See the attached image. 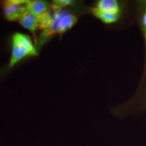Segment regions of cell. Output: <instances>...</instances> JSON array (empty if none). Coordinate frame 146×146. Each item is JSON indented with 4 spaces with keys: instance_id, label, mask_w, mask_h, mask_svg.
<instances>
[{
    "instance_id": "9c48e42d",
    "label": "cell",
    "mask_w": 146,
    "mask_h": 146,
    "mask_svg": "<svg viewBox=\"0 0 146 146\" xmlns=\"http://www.w3.org/2000/svg\"><path fill=\"white\" fill-rule=\"evenodd\" d=\"M142 25H143V31H146V12L144 14L143 18H142Z\"/></svg>"
},
{
    "instance_id": "277c9868",
    "label": "cell",
    "mask_w": 146,
    "mask_h": 146,
    "mask_svg": "<svg viewBox=\"0 0 146 146\" xmlns=\"http://www.w3.org/2000/svg\"><path fill=\"white\" fill-rule=\"evenodd\" d=\"M20 23L23 27L30 31L34 35L39 23V17L27 12L20 19Z\"/></svg>"
},
{
    "instance_id": "6da1fadb",
    "label": "cell",
    "mask_w": 146,
    "mask_h": 146,
    "mask_svg": "<svg viewBox=\"0 0 146 146\" xmlns=\"http://www.w3.org/2000/svg\"><path fill=\"white\" fill-rule=\"evenodd\" d=\"M36 55L37 51L30 36L27 35L16 33L12 39V54L9 68H12L24 58Z\"/></svg>"
},
{
    "instance_id": "3957f363",
    "label": "cell",
    "mask_w": 146,
    "mask_h": 146,
    "mask_svg": "<svg viewBox=\"0 0 146 146\" xmlns=\"http://www.w3.org/2000/svg\"><path fill=\"white\" fill-rule=\"evenodd\" d=\"M29 1L10 0L3 3V14L8 21H16L28 12Z\"/></svg>"
},
{
    "instance_id": "8992f818",
    "label": "cell",
    "mask_w": 146,
    "mask_h": 146,
    "mask_svg": "<svg viewBox=\"0 0 146 146\" xmlns=\"http://www.w3.org/2000/svg\"><path fill=\"white\" fill-rule=\"evenodd\" d=\"M48 4L44 1H32L29 2L28 12L36 16H41L47 12Z\"/></svg>"
},
{
    "instance_id": "7a4b0ae2",
    "label": "cell",
    "mask_w": 146,
    "mask_h": 146,
    "mask_svg": "<svg viewBox=\"0 0 146 146\" xmlns=\"http://www.w3.org/2000/svg\"><path fill=\"white\" fill-rule=\"evenodd\" d=\"M54 11V18L50 28L42 34L43 41L54 34H62L74 26L77 21L74 15L68 11Z\"/></svg>"
},
{
    "instance_id": "5b68a950",
    "label": "cell",
    "mask_w": 146,
    "mask_h": 146,
    "mask_svg": "<svg viewBox=\"0 0 146 146\" xmlns=\"http://www.w3.org/2000/svg\"><path fill=\"white\" fill-rule=\"evenodd\" d=\"M95 10L102 12L119 14L120 8L116 0H100Z\"/></svg>"
},
{
    "instance_id": "52a82bcc",
    "label": "cell",
    "mask_w": 146,
    "mask_h": 146,
    "mask_svg": "<svg viewBox=\"0 0 146 146\" xmlns=\"http://www.w3.org/2000/svg\"><path fill=\"white\" fill-rule=\"evenodd\" d=\"M94 14L99 19L106 24H111L115 23L118 21L119 18V14L107 13V12H102L94 9L93 10Z\"/></svg>"
},
{
    "instance_id": "ba28073f",
    "label": "cell",
    "mask_w": 146,
    "mask_h": 146,
    "mask_svg": "<svg viewBox=\"0 0 146 146\" xmlns=\"http://www.w3.org/2000/svg\"><path fill=\"white\" fill-rule=\"evenodd\" d=\"M72 1L70 0H58V1H54V5H53V10L56 11L61 10V8L64 7L68 6V5L72 4Z\"/></svg>"
}]
</instances>
